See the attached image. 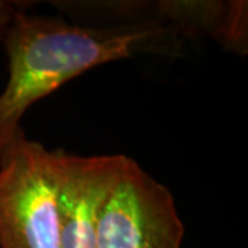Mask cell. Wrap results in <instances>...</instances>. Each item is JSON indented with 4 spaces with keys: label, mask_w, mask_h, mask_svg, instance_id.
I'll list each match as a JSON object with an SVG mask.
<instances>
[{
    "label": "cell",
    "mask_w": 248,
    "mask_h": 248,
    "mask_svg": "<svg viewBox=\"0 0 248 248\" xmlns=\"http://www.w3.org/2000/svg\"><path fill=\"white\" fill-rule=\"evenodd\" d=\"M3 39L9 79L0 91V156L22 133L21 120L37 101L95 66L169 50L175 35L155 22L80 27L18 11Z\"/></svg>",
    "instance_id": "1"
},
{
    "label": "cell",
    "mask_w": 248,
    "mask_h": 248,
    "mask_svg": "<svg viewBox=\"0 0 248 248\" xmlns=\"http://www.w3.org/2000/svg\"><path fill=\"white\" fill-rule=\"evenodd\" d=\"M0 248H61L54 151L24 131L0 156Z\"/></svg>",
    "instance_id": "2"
},
{
    "label": "cell",
    "mask_w": 248,
    "mask_h": 248,
    "mask_svg": "<svg viewBox=\"0 0 248 248\" xmlns=\"http://www.w3.org/2000/svg\"><path fill=\"white\" fill-rule=\"evenodd\" d=\"M184 233L169 187L128 160L101 214L97 248H181Z\"/></svg>",
    "instance_id": "3"
},
{
    "label": "cell",
    "mask_w": 248,
    "mask_h": 248,
    "mask_svg": "<svg viewBox=\"0 0 248 248\" xmlns=\"http://www.w3.org/2000/svg\"><path fill=\"white\" fill-rule=\"evenodd\" d=\"M128 160L123 155L76 156L54 151L61 248H97L101 214Z\"/></svg>",
    "instance_id": "4"
},
{
    "label": "cell",
    "mask_w": 248,
    "mask_h": 248,
    "mask_svg": "<svg viewBox=\"0 0 248 248\" xmlns=\"http://www.w3.org/2000/svg\"><path fill=\"white\" fill-rule=\"evenodd\" d=\"M146 10V22L170 29L175 36H210L222 47L247 50V1H156Z\"/></svg>",
    "instance_id": "5"
},
{
    "label": "cell",
    "mask_w": 248,
    "mask_h": 248,
    "mask_svg": "<svg viewBox=\"0 0 248 248\" xmlns=\"http://www.w3.org/2000/svg\"><path fill=\"white\" fill-rule=\"evenodd\" d=\"M18 11L19 10L17 6H14V3L0 0V37L1 39L6 35L7 29L11 25V22L14 21Z\"/></svg>",
    "instance_id": "6"
}]
</instances>
